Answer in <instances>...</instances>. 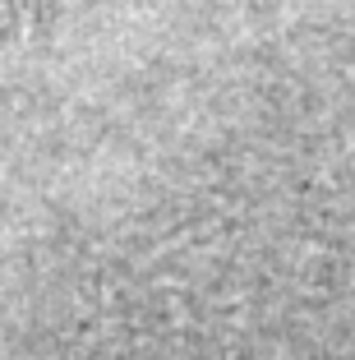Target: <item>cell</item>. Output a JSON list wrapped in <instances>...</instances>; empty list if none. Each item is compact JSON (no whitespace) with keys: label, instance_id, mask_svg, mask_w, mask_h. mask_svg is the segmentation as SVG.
<instances>
[{"label":"cell","instance_id":"cell-1","mask_svg":"<svg viewBox=\"0 0 355 360\" xmlns=\"http://www.w3.org/2000/svg\"><path fill=\"white\" fill-rule=\"evenodd\" d=\"M32 14H37V0H0V37L28 32Z\"/></svg>","mask_w":355,"mask_h":360}]
</instances>
